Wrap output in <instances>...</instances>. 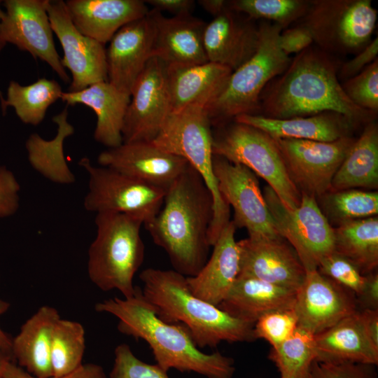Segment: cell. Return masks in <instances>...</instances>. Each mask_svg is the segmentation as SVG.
I'll list each match as a JSON object with an SVG mask.
<instances>
[{
  "instance_id": "1",
  "label": "cell",
  "mask_w": 378,
  "mask_h": 378,
  "mask_svg": "<svg viewBox=\"0 0 378 378\" xmlns=\"http://www.w3.org/2000/svg\"><path fill=\"white\" fill-rule=\"evenodd\" d=\"M337 72L327 53L318 48H307L265 88L260 102L262 115L287 119L335 112L357 124L374 120L377 113L358 106L349 98Z\"/></svg>"
},
{
  "instance_id": "2",
  "label": "cell",
  "mask_w": 378,
  "mask_h": 378,
  "mask_svg": "<svg viewBox=\"0 0 378 378\" xmlns=\"http://www.w3.org/2000/svg\"><path fill=\"white\" fill-rule=\"evenodd\" d=\"M97 312L106 313L118 320L120 332L144 340L156 363L164 370L195 372L206 378H232L233 358L216 351L206 354L195 344L190 331L179 323L161 319L136 286L129 298H112L97 302Z\"/></svg>"
},
{
  "instance_id": "3",
  "label": "cell",
  "mask_w": 378,
  "mask_h": 378,
  "mask_svg": "<svg viewBox=\"0 0 378 378\" xmlns=\"http://www.w3.org/2000/svg\"><path fill=\"white\" fill-rule=\"evenodd\" d=\"M214 216L213 197L190 165L167 190L155 218L144 226L153 242L167 253L174 270L195 276L209 258V229Z\"/></svg>"
},
{
  "instance_id": "4",
  "label": "cell",
  "mask_w": 378,
  "mask_h": 378,
  "mask_svg": "<svg viewBox=\"0 0 378 378\" xmlns=\"http://www.w3.org/2000/svg\"><path fill=\"white\" fill-rule=\"evenodd\" d=\"M139 278L141 293L158 316L166 322L184 325L199 348H215L223 342L255 340L254 324L193 295L187 276L179 272L148 267L140 273Z\"/></svg>"
},
{
  "instance_id": "5",
  "label": "cell",
  "mask_w": 378,
  "mask_h": 378,
  "mask_svg": "<svg viewBox=\"0 0 378 378\" xmlns=\"http://www.w3.org/2000/svg\"><path fill=\"white\" fill-rule=\"evenodd\" d=\"M96 237L88 249V274L104 292L116 290L125 298L134 295V276L145 256L140 219L123 214H96Z\"/></svg>"
},
{
  "instance_id": "6",
  "label": "cell",
  "mask_w": 378,
  "mask_h": 378,
  "mask_svg": "<svg viewBox=\"0 0 378 378\" xmlns=\"http://www.w3.org/2000/svg\"><path fill=\"white\" fill-rule=\"evenodd\" d=\"M206 108L190 105L171 112L151 141L188 162L204 180L214 200L208 239L211 246L230 220V206L222 197L213 169V132Z\"/></svg>"
},
{
  "instance_id": "7",
  "label": "cell",
  "mask_w": 378,
  "mask_h": 378,
  "mask_svg": "<svg viewBox=\"0 0 378 378\" xmlns=\"http://www.w3.org/2000/svg\"><path fill=\"white\" fill-rule=\"evenodd\" d=\"M259 39L254 55L233 71L224 89L207 108L211 125H220L243 114L260 111V96L267 84L281 75L291 59L281 50L280 26L261 20Z\"/></svg>"
},
{
  "instance_id": "8",
  "label": "cell",
  "mask_w": 378,
  "mask_h": 378,
  "mask_svg": "<svg viewBox=\"0 0 378 378\" xmlns=\"http://www.w3.org/2000/svg\"><path fill=\"white\" fill-rule=\"evenodd\" d=\"M213 134V154L242 164L263 178L288 209L297 208L301 192L292 181L276 140L253 126L233 121Z\"/></svg>"
},
{
  "instance_id": "9",
  "label": "cell",
  "mask_w": 378,
  "mask_h": 378,
  "mask_svg": "<svg viewBox=\"0 0 378 378\" xmlns=\"http://www.w3.org/2000/svg\"><path fill=\"white\" fill-rule=\"evenodd\" d=\"M377 18L370 0H312L300 24L324 52L349 54L371 41Z\"/></svg>"
},
{
  "instance_id": "10",
  "label": "cell",
  "mask_w": 378,
  "mask_h": 378,
  "mask_svg": "<svg viewBox=\"0 0 378 378\" xmlns=\"http://www.w3.org/2000/svg\"><path fill=\"white\" fill-rule=\"evenodd\" d=\"M78 164L89 175L88 192L83 202L88 211L127 214L142 220L144 226L159 213L165 190L113 169L93 165L86 157Z\"/></svg>"
},
{
  "instance_id": "11",
  "label": "cell",
  "mask_w": 378,
  "mask_h": 378,
  "mask_svg": "<svg viewBox=\"0 0 378 378\" xmlns=\"http://www.w3.org/2000/svg\"><path fill=\"white\" fill-rule=\"evenodd\" d=\"M279 234L296 252L306 272L335 251V232L316 198L301 193L300 204L287 209L269 186L262 192Z\"/></svg>"
},
{
  "instance_id": "12",
  "label": "cell",
  "mask_w": 378,
  "mask_h": 378,
  "mask_svg": "<svg viewBox=\"0 0 378 378\" xmlns=\"http://www.w3.org/2000/svg\"><path fill=\"white\" fill-rule=\"evenodd\" d=\"M275 140L293 183L301 193L316 198L330 190L335 173L356 141L349 136L333 141Z\"/></svg>"
},
{
  "instance_id": "13",
  "label": "cell",
  "mask_w": 378,
  "mask_h": 378,
  "mask_svg": "<svg viewBox=\"0 0 378 378\" xmlns=\"http://www.w3.org/2000/svg\"><path fill=\"white\" fill-rule=\"evenodd\" d=\"M213 169L219 192L234 210L236 227L245 228L248 237L276 238L277 232L257 176L248 167L213 155Z\"/></svg>"
},
{
  "instance_id": "14",
  "label": "cell",
  "mask_w": 378,
  "mask_h": 378,
  "mask_svg": "<svg viewBox=\"0 0 378 378\" xmlns=\"http://www.w3.org/2000/svg\"><path fill=\"white\" fill-rule=\"evenodd\" d=\"M49 0H6L0 39L46 62L59 78L70 80L61 63L48 13Z\"/></svg>"
},
{
  "instance_id": "15",
  "label": "cell",
  "mask_w": 378,
  "mask_h": 378,
  "mask_svg": "<svg viewBox=\"0 0 378 378\" xmlns=\"http://www.w3.org/2000/svg\"><path fill=\"white\" fill-rule=\"evenodd\" d=\"M170 113L167 66L153 57L131 92L122 132L123 142L152 141Z\"/></svg>"
},
{
  "instance_id": "16",
  "label": "cell",
  "mask_w": 378,
  "mask_h": 378,
  "mask_svg": "<svg viewBox=\"0 0 378 378\" xmlns=\"http://www.w3.org/2000/svg\"><path fill=\"white\" fill-rule=\"evenodd\" d=\"M47 10L52 31L63 50L62 65L71 74L69 92L108 81L104 45L83 34L75 27L64 1L49 0Z\"/></svg>"
},
{
  "instance_id": "17",
  "label": "cell",
  "mask_w": 378,
  "mask_h": 378,
  "mask_svg": "<svg viewBox=\"0 0 378 378\" xmlns=\"http://www.w3.org/2000/svg\"><path fill=\"white\" fill-rule=\"evenodd\" d=\"M293 309L298 327L316 335L358 310L355 294L321 274L306 272Z\"/></svg>"
},
{
  "instance_id": "18",
  "label": "cell",
  "mask_w": 378,
  "mask_h": 378,
  "mask_svg": "<svg viewBox=\"0 0 378 378\" xmlns=\"http://www.w3.org/2000/svg\"><path fill=\"white\" fill-rule=\"evenodd\" d=\"M240 276L253 277L296 290L306 270L296 252L282 237H248L237 241Z\"/></svg>"
},
{
  "instance_id": "19",
  "label": "cell",
  "mask_w": 378,
  "mask_h": 378,
  "mask_svg": "<svg viewBox=\"0 0 378 378\" xmlns=\"http://www.w3.org/2000/svg\"><path fill=\"white\" fill-rule=\"evenodd\" d=\"M155 24L152 10L121 27L106 49L107 80L131 94L132 88L153 57Z\"/></svg>"
},
{
  "instance_id": "20",
  "label": "cell",
  "mask_w": 378,
  "mask_h": 378,
  "mask_svg": "<svg viewBox=\"0 0 378 378\" xmlns=\"http://www.w3.org/2000/svg\"><path fill=\"white\" fill-rule=\"evenodd\" d=\"M97 162L165 191L189 165L151 141L123 142L100 153Z\"/></svg>"
},
{
  "instance_id": "21",
  "label": "cell",
  "mask_w": 378,
  "mask_h": 378,
  "mask_svg": "<svg viewBox=\"0 0 378 378\" xmlns=\"http://www.w3.org/2000/svg\"><path fill=\"white\" fill-rule=\"evenodd\" d=\"M258 39V25L254 20L229 8L206 24L203 31L208 62L225 66L232 71L254 55Z\"/></svg>"
},
{
  "instance_id": "22",
  "label": "cell",
  "mask_w": 378,
  "mask_h": 378,
  "mask_svg": "<svg viewBox=\"0 0 378 378\" xmlns=\"http://www.w3.org/2000/svg\"><path fill=\"white\" fill-rule=\"evenodd\" d=\"M151 10L155 24L153 57L167 66L208 62L203 44L206 23L192 15L166 18L156 10Z\"/></svg>"
},
{
  "instance_id": "23",
  "label": "cell",
  "mask_w": 378,
  "mask_h": 378,
  "mask_svg": "<svg viewBox=\"0 0 378 378\" xmlns=\"http://www.w3.org/2000/svg\"><path fill=\"white\" fill-rule=\"evenodd\" d=\"M237 227L230 221L213 245L211 256L194 276L187 277L192 293L215 306L225 298L239 274V250Z\"/></svg>"
},
{
  "instance_id": "24",
  "label": "cell",
  "mask_w": 378,
  "mask_h": 378,
  "mask_svg": "<svg viewBox=\"0 0 378 378\" xmlns=\"http://www.w3.org/2000/svg\"><path fill=\"white\" fill-rule=\"evenodd\" d=\"M65 4L75 27L103 45L121 27L150 10L141 0H68Z\"/></svg>"
},
{
  "instance_id": "25",
  "label": "cell",
  "mask_w": 378,
  "mask_h": 378,
  "mask_svg": "<svg viewBox=\"0 0 378 378\" xmlns=\"http://www.w3.org/2000/svg\"><path fill=\"white\" fill-rule=\"evenodd\" d=\"M67 106L83 104L96 114L94 138L108 148L123 143L122 128L130 95L108 81L96 83L78 92H62L60 98Z\"/></svg>"
},
{
  "instance_id": "26",
  "label": "cell",
  "mask_w": 378,
  "mask_h": 378,
  "mask_svg": "<svg viewBox=\"0 0 378 378\" xmlns=\"http://www.w3.org/2000/svg\"><path fill=\"white\" fill-rule=\"evenodd\" d=\"M233 120L258 128L272 138L333 141L348 136L357 124L335 112L287 119L268 118L260 114H243Z\"/></svg>"
},
{
  "instance_id": "27",
  "label": "cell",
  "mask_w": 378,
  "mask_h": 378,
  "mask_svg": "<svg viewBox=\"0 0 378 378\" xmlns=\"http://www.w3.org/2000/svg\"><path fill=\"white\" fill-rule=\"evenodd\" d=\"M232 72L230 68L211 62L191 66H167L171 112L190 105H200L207 109L224 89Z\"/></svg>"
},
{
  "instance_id": "28",
  "label": "cell",
  "mask_w": 378,
  "mask_h": 378,
  "mask_svg": "<svg viewBox=\"0 0 378 378\" xmlns=\"http://www.w3.org/2000/svg\"><path fill=\"white\" fill-rule=\"evenodd\" d=\"M53 307H41L21 326L12 339L15 363L38 378H52L50 349L52 337L60 318Z\"/></svg>"
},
{
  "instance_id": "29",
  "label": "cell",
  "mask_w": 378,
  "mask_h": 378,
  "mask_svg": "<svg viewBox=\"0 0 378 378\" xmlns=\"http://www.w3.org/2000/svg\"><path fill=\"white\" fill-rule=\"evenodd\" d=\"M295 295L296 290L239 275L218 307L232 316L254 324L267 312L293 309Z\"/></svg>"
},
{
  "instance_id": "30",
  "label": "cell",
  "mask_w": 378,
  "mask_h": 378,
  "mask_svg": "<svg viewBox=\"0 0 378 378\" xmlns=\"http://www.w3.org/2000/svg\"><path fill=\"white\" fill-rule=\"evenodd\" d=\"M316 360L377 365L378 349L368 339L359 310L315 335Z\"/></svg>"
},
{
  "instance_id": "31",
  "label": "cell",
  "mask_w": 378,
  "mask_h": 378,
  "mask_svg": "<svg viewBox=\"0 0 378 378\" xmlns=\"http://www.w3.org/2000/svg\"><path fill=\"white\" fill-rule=\"evenodd\" d=\"M378 187V126L368 123L335 173L329 191ZM328 191V192H329Z\"/></svg>"
},
{
  "instance_id": "32",
  "label": "cell",
  "mask_w": 378,
  "mask_h": 378,
  "mask_svg": "<svg viewBox=\"0 0 378 378\" xmlns=\"http://www.w3.org/2000/svg\"><path fill=\"white\" fill-rule=\"evenodd\" d=\"M67 106L52 118L57 125V133L52 140H45L34 133L26 142L28 159L32 167L51 181L62 184L75 181L63 152L64 139L74 133V127L67 121Z\"/></svg>"
},
{
  "instance_id": "33",
  "label": "cell",
  "mask_w": 378,
  "mask_h": 378,
  "mask_svg": "<svg viewBox=\"0 0 378 378\" xmlns=\"http://www.w3.org/2000/svg\"><path fill=\"white\" fill-rule=\"evenodd\" d=\"M335 251L355 264L363 274L378 265V218L344 221L334 228Z\"/></svg>"
},
{
  "instance_id": "34",
  "label": "cell",
  "mask_w": 378,
  "mask_h": 378,
  "mask_svg": "<svg viewBox=\"0 0 378 378\" xmlns=\"http://www.w3.org/2000/svg\"><path fill=\"white\" fill-rule=\"evenodd\" d=\"M62 92L60 85L53 79L42 78L28 85L11 80L7 88L4 112L8 106H12L22 122L36 126Z\"/></svg>"
},
{
  "instance_id": "35",
  "label": "cell",
  "mask_w": 378,
  "mask_h": 378,
  "mask_svg": "<svg viewBox=\"0 0 378 378\" xmlns=\"http://www.w3.org/2000/svg\"><path fill=\"white\" fill-rule=\"evenodd\" d=\"M85 329L79 322L60 318L53 330L50 362L52 378H62L83 364Z\"/></svg>"
},
{
  "instance_id": "36",
  "label": "cell",
  "mask_w": 378,
  "mask_h": 378,
  "mask_svg": "<svg viewBox=\"0 0 378 378\" xmlns=\"http://www.w3.org/2000/svg\"><path fill=\"white\" fill-rule=\"evenodd\" d=\"M281 378H307L316 358L315 335L298 327L293 334L275 347L269 356Z\"/></svg>"
},
{
  "instance_id": "37",
  "label": "cell",
  "mask_w": 378,
  "mask_h": 378,
  "mask_svg": "<svg viewBox=\"0 0 378 378\" xmlns=\"http://www.w3.org/2000/svg\"><path fill=\"white\" fill-rule=\"evenodd\" d=\"M309 1L305 0H232L228 8L248 18L271 22L286 29L306 14Z\"/></svg>"
},
{
  "instance_id": "38",
  "label": "cell",
  "mask_w": 378,
  "mask_h": 378,
  "mask_svg": "<svg viewBox=\"0 0 378 378\" xmlns=\"http://www.w3.org/2000/svg\"><path fill=\"white\" fill-rule=\"evenodd\" d=\"M320 197L327 214L338 224L376 216L378 214L377 192L348 189L329 191Z\"/></svg>"
},
{
  "instance_id": "39",
  "label": "cell",
  "mask_w": 378,
  "mask_h": 378,
  "mask_svg": "<svg viewBox=\"0 0 378 378\" xmlns=\"http://www.w3.org/2000/svg\"><path fill=\"white\" fill-rule=\"evenodd\" d=\"M298 327V321L293 309L267 312L260 316L253 326L256 339H263L272 347L277 346L289 338Z\"/></svg>"
},
{
  "instance_id": "40",
  "label": "cell",
  "mask_w": 378,
  "mask_h": 378,
  "mask_svg": "<svg viewBox=\"0 0 378 378\" xmlns=\"http://www.w3.org/2000/svg\"><path fill=\"white\" fill-rule=\"evenodd\" d=\"M342 87L349 98L358 106L378 111V59L356 76L346 80Z\"/></svg>"
},
{
  "instance_id": "41",
  "label": "cell",
  "mask_w": 378,
  "mask_h": 378,
  "mask_svg": "<svg viewBox=\"0 0 378 378\" xmlns=\"http://www.w3.org/2000/svg\"><path fill=\"white\" fill-rule=\"evenodd\" d=\"M317 270L337 284L353 292L356 297L360 294L366 276L346 257L333 251L319 262Z\"/></svg>"
},
{
  "instance_id": "42",
  "label": "cell",
  "mask_w": 378,
  "mask_h": 378,
  "mask_svg": "<svg viewBox=\"0 0 378 378\" xmlns=\"http://www.w3.org/2000/svg\"><path fill=\"white\" fill-rule=\"evenodd\" d=\"M108 378H169L157 363L149 364L137 358L127 344L118 345Z\"/></svg>"
},
{
  "instance_id": "43",
  "label": "cell",
  "mask_w": 378,
  "mask_h": 378,
  "mask_svg": "<svg viewBox=\"0 0 378 378\" xmlns=\"http://www.w3.org/2000/svg\"><path fill=\"white\" fill-rule=\"evenodd\" d=\"M307 378H377V374L374 365L314 360Z\"/></svg>"
},
{
  "instance_id": "44",
  "label": "cell",
  "mask_w": 378,
  "mask_h": 378,
  "mask_svg": "<svg viewBox=\"0 0 378 378\" xmlns=\"http://www.w3.org/2000/svg\"><path fill=\"white\" fill-rule=\"evenodd\" d=\"M20 186L13 173L0 165V218L13 215L20 206Z\"/></svg>"
},
{
  "instance_id": "45",
  "label": "cell",
  "mask_w": 378,
  "mask_h": 378,
  "mask_svg": "<svg viewBox=\"0 0 378 378\" xmlns=\"http://www.w3.org/2000/svg\"><path fill=\"white\" fill-rule=\"evenodd\" d=\"M314 42L313 37L304 26L298 24L291 28H286L281 31L279 44L281 50L286 55L299 53L309 47Z\"/></svg>"
},
{
  "instance_id": "46",
  "label": "cell",
  "mask_w": 378,
  "mask_h": 378,
  "mask_svg": "<svg viewBox=\"0 0 378 378\" xmlns=\"http://www.w3.org/2000/svg\"><path fill=\"white\" fill-rule=\"evenodd\" d=\"M377 55L378 38L376 37L358 52L353 59L341 66L340 76L345 80L356 76L367 66L377 59Z\"/></svg>"
},
{
  "instance_id": "47",
  "label": "cell",
  "mask_w": 378,
  "mask_h": 378,
  "mask_svg": "<svg viewBox=\"0 0 378 378\" xmlns=\"http://www.w3.org/2000/svg\"><path fill=\"white\" fill-rule=\"evenodd\" d=\"M366 279L363 289L356 298L360 309L378 310V274L373 272L365 274ZM359 309V310H360Z\"/></svg>"
},
{
  "instance_id": "48",
  "label": "cell",
  "mask_w": 378,
  "mask_h": 378,
  "mask_svg": "<svg viewBox=\"0 0 378 378\" xmlns=\"http://www.w3.org/2000/svg\"><path fill=\"white\" fill-rule=\"evenodd\" d=\"M145 3L150 5L152 9L160 13L169 12L174 14V16L191 15L195 4L192 0H148Z\"/></svg>"
},
{
  "instance_id": "49",
  "label": "cell",
  "mask_w": 378,
  "mask_h": 378,
  "mask_svg": "<svg viewBox=\"0 0 378 378\" xmlns=\"http://www.w3.org/2000/svg\"><path fill=\"white\" fill-rule=\"evenodd\" d=\"M359 313L368 339L378 349V310L360 309Z\"/></svg>"
},
{
  "instance_id": "50",
  "label": "cell",
  "mask_w": 378,
  "mask_h": 378,
  "mask_svg": "<svg viewBox=\"0 0 378 378\" xmlns=\"http://www.w3.org/2000/svg\"><path fill=\"white\" fill-rule=\"evenodd\" d=\"M62 378H108L104 368L96 363H83L71 373Z\"/></svg>"
},
{
  "instance_id": "51",
  "label": "cell",
  "mask_w": 378,
  "mask_h": 378,
  "mask_svg": "<svg viewBox=\"0 0 378 378\" xmlns=\"http://www.w3.org/2000/svg\"><path fill=\"white\" fill-rule=\"evenodd\" d=\"M199 4L207 13L214 17L228 9V1L225 0H200Z\"/></svg>"
},
{
  "instance_id": "52",
  "label": "cell",
  "mask_w": 378,
  "mask_h": 378,
  "mask_svg": "<svg viewBox=\"0 0 378 378\" xmlns=\"http://www.w3.org/2000/svg\"><path fill=\"white\" fill-rule=\"evenodd\" d=\"M2 378H38L19 366L14 361L7 363Z\"/></svg>"
},
{
  "instance_id": "53",
  "label": "cell",
  "mask_w": 378,
  "mask_h": 378,
  "mask_svg": "<svg viewBox=\"0 0 378 378\" xmlns=\"http://www.w3.org/2000/svg\"><path fill=\"white\" fill-rule=\"evenodd\" d=\"M10 308V304L0 298V316ZM12 339L0 327V346L11 354Z\"/></svg>"
},
{
  "instance_id": "54",
  "label": "cell",
  "mask_w": 378,
  "mask_h": 378,
  "mask_svg": "<svg viewBox=\"0 0 378 378\" xmlns=\"http://www.w3.org/2000/svg\"><path fill=\"white\" fill-rule=\"evenodd\" d=\"M10 361H14L12 354L0 346V378H2L6 365Z\"/></svg>"
},
{
  "instance_id": "55",
  "label": "cell",
  "mask_w": 378,
  "mask_h": 378,
  "mask_svg": "<svg viewBox=\"0 0 378 378\" xmlns=\"http://www.w3.org/2000/svg\"><path fill=\"white\" fill-rule=\"evenodd\" d=\"M1 1H0V20L3 18L4 15V10H2L1 7ZM5 43L0 39V52L5 46ZM0 102H1V108L2 110V113L4 115V104H5V98H4L1 92L0 91Z\"/></svg>"
}]
</instances>
